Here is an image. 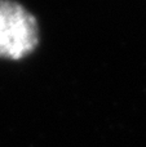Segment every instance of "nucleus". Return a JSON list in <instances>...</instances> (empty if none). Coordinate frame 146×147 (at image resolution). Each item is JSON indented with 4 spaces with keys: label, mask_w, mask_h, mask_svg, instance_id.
Returning a JSON list of instances; mask_svg holds the SVG:
<instances>
[{
    "label": "nucleus",
    "mask_w": 146,
    "mask_h": 147,
    "mask_svg": "<svg viewBox=\"0 0 146 147\" xmlns=\"http://www.w3.org/2000/svg\"><path fill=\"white\" fill-rule=\"evenodd\" d=\"M38 43L35 17L14 0H0V58L21 59L32 53Z\"/></svg>",
    "instance_id": "f257e3e1"
}]
</instances>
